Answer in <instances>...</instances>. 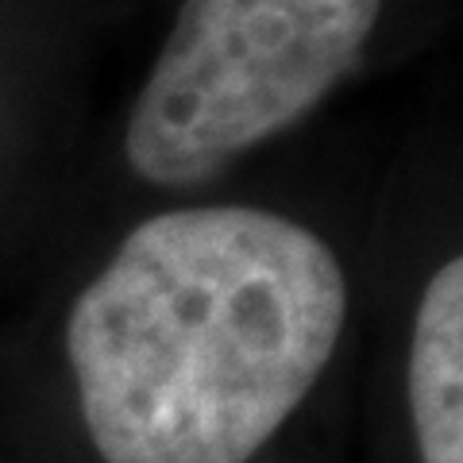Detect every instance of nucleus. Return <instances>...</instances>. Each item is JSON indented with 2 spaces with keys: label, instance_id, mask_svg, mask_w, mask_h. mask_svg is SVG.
Here are the masks:
<instances>
[{
  "label": "nucleus",
  "instance_id": "nucleus-1",
  "mask_svg": "<svg viewBox=\"0 0 463 463\" xmlns=\"http://www.w3.org/2000/svg\"><path fill=\"white\" fill-rule=\"evenodd\" d=\"M347 279L317 232L251 205L174 209L74 298L66 355L105 463H248L325 374Z\"/></svg>",
  "mask_w": 463,
  "mask_h": 463
},
{
  "label": "nucleus",
  "instance_id": "nucleus-2",
  "mask_svg": "<svg viewBox=\"0 0 463 463\" xmlns=\"http://www.w3.org/2000/svg\"><path fill=\"white\" fill-rule=\"evenodd\" d=\"M383 0H185L128 116L139 182L190 190L298 124L359 62Z\"/></svg>",
  "mask_w": 463,
  "mask_h": 463
},
{
  "label": "nucleus",
  "instance_id": "nucleus-3",
  "mask_svg": "<svg viewBox=\"0 0 463 463\" xmlns=\"http://www.w3.org/2000/svg\"><path fill=\"white\" fill-rule=\"evenodd\" d=\"M410 417L421 463H463V263L429 279L410 340Z\"/></svg>",
  "mask_w": 463,
  "mask_h": 463
}]
</instances>
